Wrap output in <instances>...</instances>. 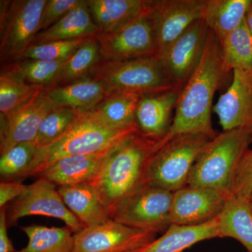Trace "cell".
<instances>
[{"label":"cell","instance_id":"26","mask_svg":"<svg viewBox=\"0 0 252 252\" xmlns=\"http://www.w3.org/2000/svg\"><path fill=\"white\" fill-rule=\"evenodd\" d=\"M252 2V0H207L204 21L220 40L243 23Z\"/></svg>","mask_w":252,"mask_h":252},{"label":"cell","instance_id":"21","mask_svg":"<svg viewBox=\"0 0 252 252\" xmlns=\"http://www.w3.org/2000/svg\"><path fill=\"white\" fill-rule=\"evenodd\" d=\"M98 34V28L93 20L87 1L81 0L59 21L38 33L33 44L94 37Z\"/></svg>","mask_w":252,"mask_h":252},{"label":"cell","instance_id":"14","mask_svg":"<svg viewBox=\"0 0 252 252\" xmlns=\"http://www.w3.org/2000/svg\"><path fill=\"white\" fill-rule=\"evenodd\" d=\"M231 194L207 187L187 186L174 192L172 224H205L220 216Z\"/></svg>","mask_w":252,"mask_h":252},{"label":"cell","instance_id":"15","mask_svg":"<svg viewBox=\"0 0 252 252\" xmlns=\"http://www.w3.org/2000/svg\"><path fill=\"white\" fill-rule=\"evenodd\" d=\"M56 107L58 106L44 89L9 115L1 118V155L16 144L34 142L43 121Z\"/></svg>","mask_w":252,"mask_h":252},{"label":"cell","instance_id":"22","mask_svg":"<svg viewBox=\"0 0 252 252\" xmlns=\"http://www.w3.org/2000/svg\"><path fill=\"white\" fill-rule=\"evenodd\" d=\"M87 3L99 33L120 29L147 8V1L143 0H89Z\"/></svg>","mask_w":252,"mask_h":252},{"label":"cell","instance_id":"32","mask_svg":"<svg viewBox=\"0 0 252 252\" xmlns=\"http://www.w3.org/2000/svg\"><path fill=\"white\" fill-rule=\"evenodd\" d=\"M65 61L24 60L14 67L28 84L44 88L56 84Z\"/></svg>","mask_w":252,"mask_h":252},{"label":"cell","instance_id":"5","mask_svg":"<svg viewBox=\"0 0 252 252\" xmlns=\"http://www.w3.org/2000/svg\"><path fill=\"white\" fill-rule=\"evenodd\" d=\"M213 138L204 133H186L162 144L149 161L148 185L172 193L185 188L194 164Z\"/></svg>","mask_w":252,"mask_h":252},{"label":"cell","instance_id":"18","mask_svg":"<svg viewBox=\"0 0 252 252\" xmlns=\"http://www.w3.org/2000/svg\"><path fill=\"white\" fill-rule=\"evenodd\" d=\"M115 144L94 153L61 159L45 169L39 177L57 187L91 183L99 175Z\"/></svg>","mask_w":252,"mask_h":252},{"label":"cell","instance_id":"11","mask_svg":"<svg viewBox=\"0 0 252 252\" xmlns=\"http://www.w3.org/2000/svg\"><path fill=\"white\" fill-rule=\"evenodd\" d=\"M207 0L148 1L153 22L157 56H160L192 24L203 19Z\"/></svg>","mask_w":252,"mask_h":252},{"label":"cell","instance_id":"24","mask_svg":"<svg viewBox=\"0 0 252 252\" xmlns=\"http://www.w3.org/2000/svg\"><path fill=\"white\" fill-rule=\"evenodd\" d=\"M140 97L136 94H111L94 109L82 113L114 130L137 129L136 109Z\"/></svg>","mask_w":252,"mask_h":252},{"label":"cell","instance_id":"35","mask_svg":"<svg viewBox=\"0 0 252 252\" xmlns=\"http://www.w3.org/2000/svg\"><path fill=\"white\" fill-rule=\"evenodd\" d=\"M232 195L249 199L252 194V149L240 159L233 180Z\"/></svg>","mask_w":252,"mask_h":252},{"label":"cell","instance_id":"1","mask_svg":"<svg viewBox=\"0 0 252 252\" xmlns=\"http://www.w3.org/2000/svg\"><path fill=\"white\" fill-rule=\"evenodd\" d=\"M230 72L225 65L220 39L210 30L201 61L181 91L171 126L165 137L159 141L158 149L182 134L204 133L216 137L218 133L212 124V103L215 93Z\"/></svg>","mask_w":252,"mask_h":252},{"label":"cell","instance_id":"39","mask_svg":"<svg viewBox=\"0 0 252 252\" xmlns=\"http://www.w3.org/2000/svg\"><path fill=\"white\" fill-rule=\"evenodd\" d=\"M245 21H246L249 31H250L252 35V2L251 5H250V8H249L248 13H247Z\"/></svg>","mask_w":252,"mask_h":252},{"label":"cell","instance_id":"38","mask_svg":"<svg viewBox=\"0 0 252 252\" xmlns=\"http://www.w3.org/2000/svg\"><path fill=\"white\" fill-rule=\"evenodd\" d=\"M6 207L0 211V252H16L7 233Z\"/></svg>","mask_w":252,"mask_h":252},{"label":"cell","instance_id":"13","mask_svg":"<svg viewBox=\"0 0 252 252\" xmlns=\"http://www.w3.org/2000/svg\"><path fill=\"white\" fill-rule=\"evenodd\" d=\"M209 32L204 19L199 20L158 56L172 82L181 91L201 61Z\"/></svg>","mask_w":252,"mask_h":252},{"label":"cell","instance_id":"37","mask_svg":"<svg viewBox=\"0 0 252 252\" xmlns=\"http://www.w3.org/2000/svg\"><path fill=\"white\" fill-rule=\"evenodd\" d=\"M28 185L19 182L1 181L0 184V208L7 206L18 197L27 191Z\"/></svg>","mask_w":252,"mask_h":252},{"label":"cell","instance_id":"6","mask_svg":"<svg viewBox=\"0 0 252 252\" xmlns=\"http://www.w3.org/2000/svg\"><path fill=\"white\" fill-rule=\"evenodd\" d=\"M94 79L102 83L107 96H142L177 89L157 56L108 61L97 68Z\"/></svg>","mask_w":252,"mask_h":252},{"label":"cell","instance_id":"28","mask_svg":"<svg viewBox=\"0 0 252 252\" xmlns=\"http://www.w3.org/2000/svg\"><path fill=\"white\" fill-rule=\"evenodd\" d=\"M44 88L32 85L14 69L1 71L0 75V113L4 118L26 104Z\"/></svg>","mask_w":252,"mask_h":252},{"label":"cell","instance_id":"33","mask_svg":"<svg viewBox=\"0 0 252 252\" xmlns=\"http://www.w3.org/2000/svg\"><path fill=\"white\" fill-rule=\"evenodd\" d=\"M78 117L79 113L74 109L56 107L41 124L34 141L37 147L49 145L58 140L76 122Z\"/></svg>","mask_w":252,"mask_h":252},{"label":"cell","instance_id":"20","mask_svg":"<svg viewBox=\"0 0 252 252\" xmlns=\"http://www.w3.org/2000/svg\"><path fill=\"white\" fill-rule=\"evenodd\" d=\"M217 220L218 217L193 226L172 224L160 238L128 252H183L200 242L219 238Z\"/></svg>","mask_w":252,"mask_h":252},{"label":"cell","instance_id":"10","mask_svg":"<svg viewBox=\"0 0 252 252\" xmlns=\"http://www.w3.org/2000/svg\"><path fill=\"white\" fill-rule=\"evenodd\" d=\"M101 54L109 61H126L157 56L153 22L145 12L117 31L99 33L97 36Z\"/></svg>","mask_w":252,"mask_h":252},{"label":"cell","instance_id":"3","mask_svg":"<svg viewBox=\"0 0 252 252\" xmlns=\"http://www.w3.org/2000/svg\"><path fill=\"white\" fill-rule=\"evenodd\" d=\"M137 130H114L84 113H79L76 122L58 140L49 145L36 147L24 179L39 176L50 165L64 158L94 153L108 148Z\"/></svg>","mask_w":252,"mask_h":252},{"label":"cell","instance_id":"40","mask_svg":"<svg viewBox=\"0 0 252 252\" xmlns=\"http://www.w3.org/2000/svg\"><path fill=\"white\" fill-rule=\"evenodd\" d=\"M249 200V203H250V207H251V209L252 210V194L251 195V196L248 199Z\"/></svg>","mask_w":252,"mask_h":252},{"label":"cell","instance_id":"8","mask_svg":"<svg viewBox=\"0 0 252 252\" xmlns=\"http://www.w3.org/2000/svg\"><path fill=\"white\" fill-rule=\"evenodd\" d=\"M47 0L1 1V59H19L40 31Z\"/></svg>","mask_w":252,"mask_h":252},{"label":"cell","instance_id":"31","mask_svg":"<svg viewBox=\"0 0 252 252\" xmlns=\"http://www.w3.org/2000/svg\"><path fill=\"white\" fill-rule=\"evenodd\" d=\"M35 142L16 144L1 154L0 158V175L3 181L24 179L35 154Z\"/></svg>","mask_w":252,"mask_h":252},{"label":"cell","instance_id":"17","mask_svg":"<svg viewBox=\"0 0 252 252\" xmlns=\"http://www.w3.org/2000/svg\"><path fill=\"white\" fill-rule=\"evenodd\" d=\"M181 91L172 89L141 96L136 109V125L142 135L160 140L171 126Z\"/></svg>","mask_w":252,"mask_h":252},{"label":"cell","instance_id":"12","mask_svg":"<svg viewBox=\"0 0 252 252\" xmlns=\"http://www.w3.org/2000/svg\"><path fill=\"white\" fill-rule=\"evenodd\" d=\"M157 233L110 220L74 234L72 252H128L155 240Z\"/></svg>","mask_w":252,"mask_h":252},{"label":"cell","instance_id":"2","mask_svg":"<svg viewBox=\"0 0 252 252\" xmlns=\"http://www.w3.org/2000/svg\"><path fill=\"white\" fill-rule=\"evenodd\" d=\"M158 142L137 130L113 147L99 175L91 182L109 211L129 194L148 185L149 161Z\"/></svg>","mask_w":252,"mask_h":252},{"label":"cell","instance_id":"25","mask_svg":"<svg viewBox=\"0 0 252 252\" xmlns=\"http://www.w3.org/2000/svg\"><path fill=\"white\" fill-rule=\"evenodd\" d=\"M219 238L235 239L252 252V210L248 199L230 195L217 220Z\"/></svg>","mask_w":252,"mask_h":252},{"label":"cell","instance_id":"27","mask_svg":"<svg viewBox=\"0 0 252 252\" xmlns=\"http://www.w3.org/2000/svg\"><path fill=\"white\" fill-rule=\"evenodd\" d=\"M28 237L26 248L16 252H72L74 235L69 227L31 225L21 227Z\"/></svg>","mask_w":252,"mask_h":252},{"label":"cell","instance_id":"29","mask_svg":"<svg viewBox=\"0 0 252 252\" xmlns=\"http://www.w3.org/2000/svg\"><path fill=\"white\" fill-rule=\"evenodd\" d=\"M220 41L230 71H252V35L245 20Z\"/></svg>","mask_w":252,"mask_h":252},{"label":"cell","instance_id":"7","mask_svg":"<svg viewBox=\"0 0 252 252\" xmlns=\"http://www.w3.org/2000/svg\"><path fill=\"white\" fill-rule=\"evenodd\" d=\"M173 193L147 185L118 202L109 210L112 220L127 226L165 233L172 225Z\"/></svg>","mask_w":252,"mask_h":252},{"label":"cell","instance_id":"9","mask_svg":"<svg viewBox=\"0 0 252 252\" xmlns=\"http://www.w3.org/2000/svg\"><path fill=\"white\" fill-rule=\"evenodd\" d=\"M56 187L44 177L28 185L26 193L6 206L8 226L16 225L23 217L42 215L63 220L74 233L85 228L64 205Z\"/></svg>","mask_w":252,"mask_h":252},{"label":"cell","instance_id":"4","mask_svg":"<svg viewBox=\"0 0 252 252\" xmlns=\"http://www.w3.org/2000/svg\"><path fill=\"white\" fill-rule=\"evenodd\" d=\"M252 142L251 132L242 129L217 134L194 164L187 186L217 189L232 195L237 167Z\"/></svg>","mask_w":252,"mask_h":252},{"label":"cell","instance_id":"34","mask_svg":"<svg viewBox=\"0 0 252 252\" xmlns=\"http://www.w3.org/2000/svg\"><path fill=\"white\" fill-rule=\"evenodd\" d=\"M87 39L89 38L33 44L25 51L19 59L46 61H66Z\"/></svg>","mask_w":252,"mask_h":252},{"label":"cell","instance_id":"16","mask_svg":"<svg viewBox=\"0 0 252 252\" xmlns=\"http://www.w3.org/2000/svg\"><path fill=\"white\" fill-rule=\"evenodd\" d=\"M233 81L213 107L223 130L242 129L252 134V71H233Z\"/></svg>","mask_w":252,"mask_h":252},{"label":"cell","instance_id":"30","mask_svg":"<svg viewBox=\"0 0 252 252\" xmlns=\"http://www.w3.org/2000/svg\"><path fill=\"white\" fill-rule=\"evenodd\" d=\"M100 49L97 39L89 38L64 62L56 85H65L83 79L100 60Z\"/></svg>","mask_w":252,"mask_h":252},{"label":"cell","instance_id":"19","mask_svg":"<svg viewBox=\"0 0 252 252\" xmlns=\"http://www.w3.org/2000/svg\"><path fill=\"white\" fill-rule=\"evenodd\" d=\"M58 190L64 205L84 226L101 224L112 220L108 208L91 182L61 186Z\"/></svg>","mask_w":252,"mask_h":252},{"label":"cell","instance_id":"36","mask_svg":"<svg viewBox=\"0 0 252 252\" xmlns=\"http://www.w3.org/2000/svg\"><path fill=\"white\" fill-rule=\"evenodd\" d=\"M81 0H47L42 16L40 31H45L77 6Z\"/></svg>","mask_w":252,"mask_h":252},{"label":"cell","instance_id":"23","mask_svg":"<svg viewBox=\"0 0 252 252\" xmlns=\"http://www.w3.org/2000/svg\"><path fill=\"white\" fill-rule=\"evenodd\" d=\"M46 92L58 107H67L78 113L91 110L107 97L102 83L89 78L51 88Z\"/></svg>","mask_w":252,"mask_h":252}]
</instances>
